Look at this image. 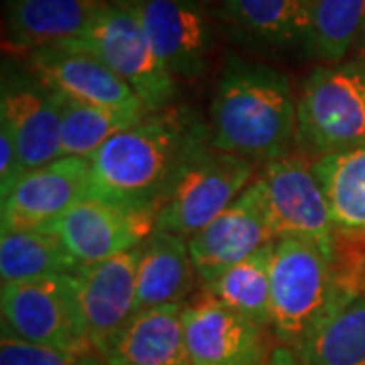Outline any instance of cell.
Here are the masks:
<instances>
[{
  "label": "cell",
  "instance_id": "cell-22",
  "mask_svg": "<svg viewBox=\"0 0 365 365\" xmlns=\"http://www.w3.org/2000/svg\"><path fill=\"white\" fill-rule=\"evenodd\" d=\"M365 23V0H313L300 51L319 66L349 59Z\"/></svg>",
  "mask_w": 365,
  "mask_h": 365
},
{
  "label": "cell",
  "instance_id": "cell-27",
  "mask_svg": "<svg viewBox=\"0 0 365 365\" xmlns=\"http://www.w3.org/2000/svg\"><path fill=\"white\" fill-rule=\"evenodd\" d=\"M83 355L59 351L19 339L9 331L0 335V365H81Z\"/></svg>",
  "mask_w": 365,
  "mask_h": 365
},
{
  "label": "cell",
  "instance_id": "cell-4",
  "mask_svg": "<svg viewBox=\"0 0 365 365\" xmlns=\"http://www.w3.org/2000/svg\"><path fill=\"white\" fill-rule=\"evenodd\" d=\"M365 144V63L317 66L299 93L297 153L309 160Z\"/></svg>",
  "mask_w": 365,
  "mask_h": 365
},
{
  "label": "cell",
  "instance_id": "cell-10",
  "mask_svg": "<svg viewBox=\"0 0 365 365\" xmlns=\"http://www.w3.org/2000/svg\"><path fill=\"white\" fill-rule=\"evenodd\" d=\"M185 345L191 365H262L272 331L201 292L182 314Z\"/></svg>",
  "mask_w": 365,
  "mask_h": 365
},
{
  "label": "cell",
  "instance_id": "cell-21",
  "mask_svg": "<svg viewBox=\"0 0 365 365\" xmlns=\"http://www.w3.org/2000/svg\"><path fill=\"white\" fill-rule=\"evenodd\" d=\"M83 270L59 235L47 230L2 232L0 235V278L6 282H25L41 278L78 276Z\"/></svg>",
  "mask_w": 365,
  "mask_h": 365
},
{
  "label": "cell",
  "instance_id": "cell-26",
  "mask_svg": "<svg viewBox=\"0 0 365 365\" xmlns=\"http://www.w3.org/2000/svg\"><path fill=\"white\" fill-rule=\"evenodd\" d=\"M55 96L61 108L63 157L91 158L110 138H114L116 134L130 128L144 118L140 114L81 104L59 93Z\"/></svg>",
  "mask_w": 365,
  "mask_h": 365
},
{
  "label": "cell",
  "instance_id": "cell-3",
  "mask_svg": "<svg viewBox=\"0 0 365 365\" xmlns=\"http://www.w3.org/2000/svg\"><path fill=\"white\" fill-rule=\"evenodd\" d=\"M272 337L292 349L364 287L337 276L335 260L300 237L276 240L270 262Z\"/></svg>",
  "mask_w": 365,
  "mask_h": 365
},
{
  "label": "cell",
  "instance_id": "cell-6",
  "mask_svg": "<svg viewBox=\"0 0 365 365\" xmlns=\"http://www.w3.org/2000/svg\"><path fill=\"white\" fill-rule=\"evenodd\" d=\"M2 331L73 355L91 351L76 276L6 282L0 288Z\"/></svg>",
  "mask_w": 365,
  "mask_h": 365
},
{
  "label": "cell",
  "instance_id": "cell-16",
  "mask_svg": "<svg viewBox=\"0 0 365 365\" xmlns=\"http://www.w3.org/2000/svg\"><path fill=\"white\" fill-rule=\"evenodd\" d=\"M0 124L13 132L25 170L39 169L63 157L61 108L57 96L41 86L29 71L16 76L4 69Z\"/></svg>",
  "mask_w": 365,
  "mask_h": 365
},
{
  "label": "cell",
  "instance_id": "cell-9",
  "mask_svg": "<svg viewBox=\"0 0 365 365\" xmlns=\"http://www.w3.org/2000/svg\"><path fill=\"white\" fill-rule=\"evenodd\" d=\"M25 69L41 86L69 100L140 116L150 114L143 100L78 41L29 51Z\"/></svg>",
  "mask_w": 365,
  "mask_h": 365
},
{
  "label": "cell",
  "instance_id": "cell-29",
  "mask_svg": "<svg viewBox=\"0 0 365 365\" xmlns=\"http://www.w3.org/2000/svg\"><path fill=\"white\" fill-rule=\"evenodd\" d=\"M262 365H304L300 361L299 353L294 351L292 347H288L284 343H272L270 351L266 355L264 364Z\"/></svg>",
  "mask_w": 365,
  "mask_h": 365
},
{
  "label": "cell",
  "instance_id": "cell-12",
  "mask_svg": "<svg viewBox=\"0 0 365 365\" xmlns=\"http://www.w3.org/2000/svg\"><path fill=\"white\" fill-rule=\"evenodd\" d=\"M140 19L160 63L175 79H197L209 69L215 35L197 0H126Z\"/></svg>",
  "mask_w": 365,
  "mask_h": 365
},
{
  "label": "cell",
  "instance_id": "cell-13",
  "mask_svg": "<svg viewBox=\"0 0 365 365\" xmlns=\"http://www.w3.org/2000/svg\"><path fill=\"white\" fill-rule=\"evenodd\" d=\"M276 240L266 197L254 179L230 207L187 242L199 284H205L230 266L276 244Z\"/></svg>",
  "mask_w": 365,
  "mask_h": 365
},
{
  "label": "cell",
  "instance_id": "cell-30",
  "mask_svg": "<svg viewBox=\"0 0 365 365\" xmlns=\"http://www.w3.org/2000/svg\"><path fill=\"white\" fill-rule=\"evenodd\" d=\"M349 59H355V61H361L365 63V23L361 26V33H359V37L355 41V45H353V51L349 55Z\"/></svg>",
  "mask_w": 365,
  "mask_h": 365
},
{
  "label": "cell",
  "instance_id": "cell-19",
  "mask_svg": "<svg viewBox=\"0 0 365 365\" xmlns=\"http://www.w3.org/2000/svg\"><path fill=\"white\" fill-rule=\"evenodd\" d=\"M187 302L138 313L106 353V365H191L185 345ZM102 359V357H100Z\"/></svg>",
  "mask_w": 365,
  "mask_h": 365
},
{
  "label": "cell",
  "instance_id": "cell-17",
  "mask_svg": "<svg viewBox=\"0 0 365 365\" xmlns=\"http://www.w3.org/2000/svg\"><path fill=\"white\" fill-rule=\"evenodd\" d=\"M106 0H4L11 47L29 53L83 37Z\"/></svg>",
  "mask_w": 365,
  "mask_h": 365
},
{
  "label": "cell",
  "instance_id": "cell-32",
  "mask_svg": "<svg viewBox=\"0 0 365 365\" xmlns=\"http://www.w3.org/2000/svg\"><path fill=\"white\" fill-rule=\"evenodd\" d=\"M364 294H365V282H364Z\"/></svg>",
  "mask_w": 365,
  "mask_h": 365
},
{
  "label": "cell",
  "instance_id": "cell-14",
  "mask_svg": "<svg viewBox=\"0 0 365 365\" xmlns=\"http://www.w3.org/2000/svg\"><path fill=\"white\" fill-rule=\"evenodd\" d=\"M90 173V158L79 157H61L26 170L13 189L0 197L2 232L47 230L88 197Z\"/></svg>",
  "mask_w": 365,
  "mask_h": 365
},
{
  "label": "cell",
  "instance_id": "cell-28",
  "mask_svg": "<svg viewBox=\"0 0 365 365\" xmlns=\"http://www.w3.org/2000/svg\"><path fill=\"white\" fill-rule=\"evenodd\" d=\"M25 173L13 132L0 124V197L6 195Z\"/></svg>",
  "mask_w": 365,
  "mask_h": 365
},
{
  "label": "cell",
  "instance_id": "cell-11",
  "mask_svg": "<svg viewBox=\"0 0 365 365\" xmlns=\"http://www.w3.org/2000/svg\"><path fill=\"white\" fill-rule=\"evenodd\" d=\"M155 227L157 213L86 197L51 223L47 232L59 235L79 264L91 266L140 248Z\"/></svg>",
  "mask_w": 365,
  "mask_h": 365
},
{
  "label": "cell",
  "instance_id": "cell-23",
  "mask_svg": "<svg viewBox=\"0 0 365 365\" xmlns=\"http://www.w3.org/2000/svg\"><path fill=\"white\" fill-rule=\"evenodd\" d=\"M337 232L365 240V144L313 163Z\"/></svg>",
  "mask_w": 365,
  "mask_h": 365
},
{
  "label": "cell",
  "instance_id": "cell-2",
  "mask_svg": "<svg viewBox=\"0 0 365 365\" xmlns=\"http://www.w3.org/2000/svg\"><path fill=\"white\" fill-rule=\"evenodd\" d=\"M207 124L213 148L264 165L297 153L299 96L284 71L230 55Z\"/></svg>",
  "mask_w": 365,
  "mask_h": 365
},
{
  "label": "cell",
  "instance_id": "cell-15",
  "mask_svg": "<svg viewBox=\"0 0 365 365\" xmlns=\"http://www.w3.org/2000/svg\"><path fill=\"white\" fill-rule=\"evenodd\" d=\"M140 248L83 266L76 276L91 351L104 359L136 314V268Z\"/></svg>",
  "mask_w": 365,
  "mask_h": 365
},
{
  "label": "cell",
  "instance_id": "cell-5",
  "mask_svg": "<svg viewBox=\"0 0 365 365\" xmlns=\"http://www.w3.org/2000/svg\"><path fill=\"white\" fill-rule=\"evenodd\" d=\"M79 45L98 55L130 88L148 112L173 106L179 83L160 63L144 26L126 0H106Z\"/></svg>",
  "mask_w": 365,
  "mask_h": 365
},
{
  "label": "cell",
  "instance_id": "cell-20",
  "mask_svg": "<svg viewBox=\"0 0 365 365\" xmlns=\"http://www.w3.org/2000/svg\"><path fill=\"white\" fill-rule=\"evenodd\" d=\"M313 0H223L234 37L268 51L300 49Z\"/></svg>",
  "mask_w": 365,
  "mask_h": 365
},
{
  "label": "cell",
  "instance_id": "cell-8",
  "mask_svg": "<svg viewBox=\"0 0 365 365\" xmlns=\"http://www.w3.org/2000/svg\"><path fill=\"white\" fill-rule=\"evenodd\" d=\"M260 182L276 237H300L314 242L329 258L337 254V225L313 160L292 153L260 165Z\"/></svg>",
  "mask_w": 365,
  "mask_h": 365
},
{
  "label": "cell",
  "instance_id": "cell-7",
  "mask_svg": "<svg viewBox=\"0 0 365 365\" xmlns=\"http://www.w3.org/2000/svg\"><path fill=\"white\" fill-rule=\"evenodd\" d=\"M256 175L252 160L209 144L177 179L165 205L158 209L155 230L191 240L230 207Z\"/></svg>",
  "mask_w": 365,
  "mask_h": 365
},
{
  "label": "cell",
  "instance_id": "cell-25",
  "mask_svg": "<svg viewBox=\"0 0 365 365\" xmlns=\"http://www.w3.org/2000/svg\"><path fill=\"white\" fill-rule=\"evenodd\" d=\"M272 252L274 244L252 254L246 260L230 266L227 270H223L207 280L205 284H201L203 292L270 329L272 325V284H270Z\"/></svg>",
  "mask_w": 365,
  "mask_h": 365
},
{
  "label": "cell",
  "instance_id": "cell-18",
  "mask_svg": "<svg viewBox=\"0 0 365 365\" xmlns=\"http://www.w3.org/2000/svg\"><path fill=\"white\" fill-rule=\"evenodd\" d=\"M197 282L199 276L189 242L181 235L155 230L140 246L136 268V314L167 304L189 302Z\"/></svg>",
  "mask_w": 365,
  "mask_h": 365
},
{
  "label": "cell",
  "instance_id": "cell-31",
  "mask_svg": "<svg viewBox=\"0 0 365 365\" xmlns=\"http://www.w3.org/2000/svg\"><path fill=\"white\" fill-rule=\"evenodd\" d=\"M81 365H106V364H104V359H100L96 353H88V355H83Z\"/></svg>",
  "mask_w": 365,
  "mask_h": 365
},
{
  "label": "cell",
  "instance_id": "cell-1",
  "mask_svg": "<svg viewBox=\"0 0 365 365\" xmlns=\"http://www.w3.org/2000/svg\"><path fill=\"white\" fill-rule=\"evenodd\" d=\"M209 144V124L191 108L150 112L90 158L88 197L158 213L185 167Z\"/></svg>",
  "mask_w": 365,
  "mask_h": 365
},
{
  "label": "cell",
  "instance_id": "cell-24",
  "mask_svg": "<svg viewBox=\"0 0 365 365\" xmlns=\"http://www.w3.org/2000/svg\"><path fill=\"white\" fill-rule=\"evenodd\" d=\"M304 365H365V294L337 307L299 349Z\"/></svg>",
  "mask_w": 365,
  "mask_h": 365
}]
</instances>
